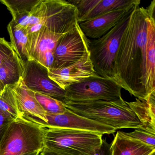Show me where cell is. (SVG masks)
I'll return each instance as SVG.
<instances>
[{
    "instance_id": "obj_1",
    "label": "cell",
    "mask_w": 155,
    "mask_h": 155,
    "mask_svg": "<svg viewBox=\"0 0 155 155\" xmlns=\"http://www.w3.org/2000/svg\"><path fill=\"white\" fill-rule=\"evenodd\" d=\"M155 1L130 15L115 61V80L139 99L155 92Z\"/></svg>"
},
{
    "instance_id": "obj_2",
    "label": "cell",
    "mask_w": 155,
    "mask_h": 155,
    "mask_svg": "<svg viewBox=\"0 0 155 155\" xmlns=\"http://www.w3.org/2000/svg\"><path fill=\"white\" fill-rule=\"evenodd\" d=\"M12 20L26 28L29 40L38 34L42 27L65 34L78 23L77 8L64 0H40L30 14Z\"/></svg>"
},
{
    "instance_id": "obj_3",
    "label": "cell",
    "mask_w": 155,
    "mask_h": 155,
    "mask_svg": "<svg viewBox=\"0 0 155 155\" xmlns=\"http://www.w3.org/2000/svg\"><path fill=\"white\" fill-rule=\"evenodd\" d=\"M63 103L67 109L75 114L111 127L116 130L142 128L141 122L124 100L65 101Z\"/></svg>"
},
{
    "instance_id": "obj_4",
    "label": "cell",
    "mask_w": 155,
    "mask_h": 155,
    "mask_svg": "<svg viewBox=\"0 0 155 155\" xmlns=\"http://www.w3.org/2000/svg\"><path fill=\"white\" fill-rule=\"evenodd\" d=\"M102 136L87 130L47 128L44 148L67 155H92L101 145Z\"/></svg>"
},
{
    "instance_id": "obj_5",
    "label": "cell",
    "mask_w": 155,
    "mask_h": 155,
    "mask_svg": "<svg viewBox=\"0 0 155 155\" xmlns=\"http://www.w3.org/2000/svg\"><path fill=\"white\" fill-rule=\"evenodd\" d=\"M45 128L20 118L13 120L0 140V155L42 151Z\"/></svg>"
},
{
    "instance_id": "obj_6",
    "label": "cell",
    "mask_w": 155,
    "mask_h": 155,
    "mask_svg": "<svg viewBox=\"0 0 155 155\" xmlns=\"http://www.w3.org/2000/svg\"><path fill=\"white\" fill-rule=\"evenodd\" d=\"M131 12L101 38L89 40L90 58L99 76L115 80L116 56Z\"/></svg>"
},
{
    "instance_id": "obj_7",
    "label": "cell",
    "mask_w": 155,
    "mask_h": 155,
    "mask_svg": "<svg viewBox=\"0 0 155 155\" xmlns=\"http://www.w3.org/2000/svg\"><path fill=\"white\" fill-rule=\"evenodd\" d=\"M122 88L113 79L96 74L66 87L65 101H122Z\"/></svg>"
},
{
    "instance_id": "obj_8",
    "label": "cell",
    "mask_w": 155,
    "mask_h": 155,
    "mask_svg": "<svg viewBox=\"0 0 155 155\" xmlns=\"http://www.w3.org/2000/svg\"><path fill=\"white\" fill-rule=\"evenodd\" d=\"M89 39L78 23L59 41L54 52V63L51 69L68 67L89 53Z\"/></svg>"
},
{
    "instance_id": "obj_9",
    "label": "cell",
    "mask_w": 155,
    "mask_h": 155,
    "mask_svg": "<svg viewBox=\"0 0 155 155\" xmlns=\"http://www.w3.org/2000/svg\"><path fill=\"white\" fill-rule=\"evenodd\" d=\"M23 81L31 90L65 101V91L50 78L47 68L34 60L24 63Z\"/></svg>"
},
{
    "instance_id": "obj_10",
    "label": "cell",
    "mask_w": 155,
    "mask_h": 155,
    "mask_svg": "<svg viewBox=\"0 0 155 155\" xmlns=\"http://www.w3.org/2000/svg\"><path fill=\"white\" fill-rule=\"evenodd\" d=\"M19 118L45 128L47 125V113L35 97V92L25 85L23 79L11 85Z\"/></svg>"
},
{
    "instance_id": "obj_11",
    "label": "cell",
    "mask_w": 155,
    "mask_h": 155,
    "mask_svg": "<svg viewBox=\"0 0 155 155\" xmlns=\"http://www.w3.org/2000/svg\"><path fill=\"white\" fill-rule=\"evenodd\" d=\"M48 120L45 128H61L87 130L102 134H114L116 130L111 127L98 123L75 114L67 108L64 113L58 114L47 113Z\"/></svg>"
},
{
    "instance_id": "obj_12",
    "label": "cell",
    "mask_w": 155,
    "mask_h": 155,
    "mask_svg": "<svg viewBox=\"0 0 155 155\" xmlns=\"http://www.w3.org/2000/svg\"><path fill=\"white\" fill-rule=\"evenodd\" d=\"M78 10V23L107 12L140 5L139 0H69Z\"/></svg>"
},
{
    "instance_id": "obj_13",
    "label": "cell",
    "mask_w": 155,
    "mask_h": 155,
    "mask_svg": "<svg viewBox=\"0 0 155 155\" xmlns=\"http://www.w3.org/2000/svg\"><path fill=\"white\" fill-rule=\"evenodd\" d=\"M64 35L55 33L45 27H41L30 46L31 59L47 68L48 70L51 69L54 63L55 49L59 41Z\"/></svg>"
},
{
    "instance_id": "obj_14",
    "label": "cell",
    "mask_w": 155,
    "mask_h": 155,
    "mask_svg": "<svg viewBox=\"0 0 155 155\" xmlns=\"http://www.w3.org/2000/svg\"><path fill=\"white\" fill-rule=\"evenodd\" d=\"M96 74L89 53L68 67L48 70L50 78L64 90L71 84Z\"/></svg>"
},
{
    "instance_id": "obj_15",
    "label": "cell",
    "mask_w": 155,
    "mask_h": 155,
    "mask_svg": "<svg viewBox=\"0 0 155 155\" xmlns=\"http://www.w3.org/2000/svg\"><path fill=\"white\" fill-rule=\"evenodd\" d=\"M137 5L113 11L79 23L87 38L97 39L110 31Z\"/></svg>"
},
{
    "instance_id": "obj_16",
    "label": "cell",
    "mask_w": 155,
    "mask_h": 155,
    "mask_svg": "<svg viewBox=\"0 0 155 155\" xmlns=\"http://www.w3.org/2000/svg\"><path fill=\"white\" fill-rule=\"evenodd\" d=\"M111 155H155V147L117 132L111 143Z\"/></svg>"
},
{
    "instance_id": "obj_17",
    "label": "cell",
    "mask_w": 155,
    "mask_h": 155,
    "mask_svg": "<svg viewBox=\"0 0 155 155\" xmlns=\"http://www.w3.org/2000/svg\"><path fill=\"white\" fill-rule=\"evenodd\" d=\"M127 102L142 124L141 129L155 134V92L147 100L136 98Z\"/></svg>"
},
{
    "instance_id": "obj_18",
    "label": "cell",
    "mask_w": 155,
    "mask_h": 155,
    "mask_svg": "<svg viewBox=\"0 0 155 155\" xmlns=\"http://www.w3.org/2000/svg\"><path fill=\"white\" fill-rule=\"evenodd\" d=\"M10 43L16 54L23 63L32 60L31 57L28 39L26 28L21 27L12 20L8 25Z\"/></svg>"
},
{
    "instance_id": "obj_19",
    "label": "cell",
    "mask_w": 155,
    "mask_h": 155,
    "mask_svg": "<svg viewBox=\"0 0 155 155\" xmlns=\"http://www.w3.org/2000/svg\"><path fill=\"white\" fill-rule=\"evenodd\" d=\"M24 63L17 54L0 66V81L4 86L18 83L22 78Z\"/></svg>"
},
{
    "instance_id": "obj_20",
    "label": "cell",
    "mask_w": 155,
    "mask_h": 155,
    "mask_svg": "<svg viewBox=\"0 0 155 155\" xmlns=\"http://www.w3.org/2000/svg\"><path fill=\"white\" fill-rule=\"evenodd\" d=\"M40 0H1L12 16L16 19L23 15L30 14Z\"/></svg>"
},
{
    "instance_id": "obj_21",
    "label": "cell",
    "mask_w": 155,
    "mask_h": 155,
    "mask_svg": "<svg viewBox=\"0 0 155 155\" xmlns=\"http://www.w3.org/2000/svg\"><path fill=\"white\" fill-rule=\"evenodd\" d=\"M0 110L14 119L19 118L15 97L11 86H5L4 90L0 94Z\"/></svg>"
},
{
    "instance_id": "obj_22",
    "label": "cell",
    "mask_w": 155,
    "mask_h": 155,
    "mask_svg": "<svg viewBox=\"0 0 155 155\" xmlns=\"http://www.w3.org/2000/svg\"><path fill=\"white\" fill-rule=\"evenodd\" d=\"M35 96L47 114H61L67 110L64 103L56 99L38 92H35Z\"/></svg>"
},
{
    "instance_id": "obj_23",
    "label": "cell",
    "mask_w": 155,
    "mask_h": 155,
    "mask_svg": "<svg viewBox=\"0 0 155 155\" xmlns=\"http://www.w3.org/2000/svg\"><path fill=\"white\" fill-rule=\"evenodd\" d=\"M123 136L143 142L147 145L155 147V134L140 128L135 129L132 132H125L119 131Z\"/></svg>"
},
{
    "instance_id": "obj_24",
    "label": "cell",
    "mask_w": 155,
    "mask_h": 155,
    "mask_svg": "<svg viewBox=\"0 0 155 155\" xmlns=\"http://www.w3.org/2000/svg\"><path fill=\"white\" fill-rule=\"evenodd\" d=\"M16 54L10 42L0 38V66L12 58Z\"/></svg>"
},
{
    "instance_id": "obj_25",
    "label": "cell",
    "mask_w": 155,
    "mask_h": 155,
    "mask_svg": "<svg viewBox=\"0 0 155 155\" xmlns=\"http://www.w3.org/2000/svg\"><path fill=\"white\" fill-rule=\"evenodd\" d=\"M15 120L10 115L0 110V140L10 124Z\"/></svg>"
},
{
    "instance_id": "obj_26",
    "label": "cell",
    "mask_w": 155,
    "mask_h": 155,
    "mask_svg": "<svg viewBox=\"0 0 155 155\" xmlns=\"http://www.w3.org/2000/svg\"><path fill=\"white\" fill-rule=\"evenodd\" d=\"M111 143L107 142L106 139H102V143L100 147L92 155H111Z\"/></svg>"
},
{
    "instance_id": "obj_27",
    "label": "cell",
    "mask_w": 155,
    "mask_h": 155,
    "mask_svg": "<svg viewBox=\"0 0 155 155\" xmlns=\"http://www.w3.org/2000/svg\"><path fill=\"white\" fill-rule=\"evenodd\" d=\"M40 155H67L53 150H50L46 148H44L41 152Z\"/></svg>"
},
{
    "instance_id": "obj_28",
    "label": "cell",
    "mask_w": 155,
    "mask_h": 155,
    "mask_svg": "<svg viewBox=\"0 0 155 155\" xmlns=\"http://www.w3.org/2000/svg\"><path fill=\"white\" fill-rule=\"evenodd\" d=\"M41 151H33V152H27L19 155H40Z\"/></svg>"
},
{
    "instance_id": "obj_29",
    "label": "cell",
    "mask_w": 155,
    "mask_h": 155,
    "mask_svg": "<svg viewBox=\"0 0 155 155\" xmlns=\"http://www.w3.org/2000/svg\"><path fill=\"white\" fill-rule=\"evenodd\" d=\"M5 86L3 85V83L0 81V94L3 91Z\"/></svg>"
}]
</instances>
